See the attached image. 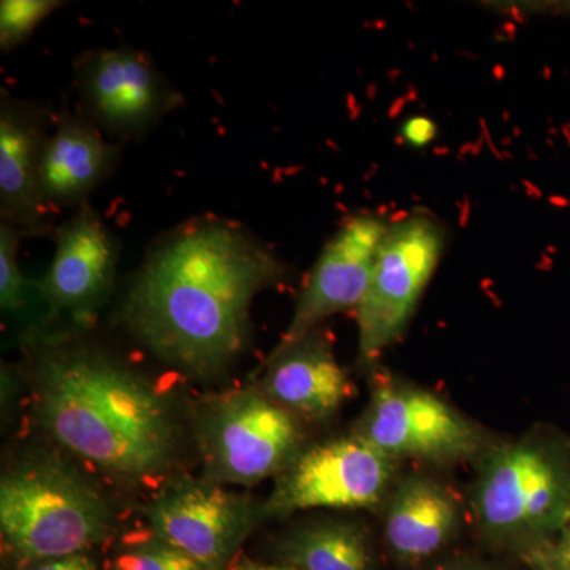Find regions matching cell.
<instances>
[{
    "mask_svg": "<svg viewBox=\"0 0 570 570\" xmlns=\"http://www.w3.org/2000/svg\"><path fill=\"white\" fill-rule=\"evenodd\" d=\"M285 275L281 258L243 225L195 220L153 247L124 294L119 321L164 365L213 381L246 354L255 296Z\"/></svg>",
    "mask_w": 570,
    "mask_h": 570,
    "instance_id": "6da1fadb",
    "label": "cell"
},
{
    "mask_svg": "<svg viewBox=\"0 0 570 570\" xmlns=\"http://www.w3.org/2000/svg\"><path fill=\"white\" fill-rule=\"evenodd\" d=\"M31 336V415L56 449L122 489L181 472L186 428L159 385L78 332Z\"/></svg>",
    "mask_w": 570,
    "mask_h": 570,
    "instance_id": "7a4b0ae2",
    "label": "cell"
},
{
    "mask_svg": "<svg viewBox=\"0 0 570 570\" xmlns=\"http://www.w3.org/2000/svg\"><path fill=\"white\" fill-rule=\"evenodd\" d=\"M61 450H33L0 479V534L17 568L92 553L111 538L107 491Z\"/></svg>",
    "mask_w": 570,
    "mask_h": 570,
    "instance_id": "3957f363",
    "label": "cell"
},
{
    "mask_svg": "<svg viewBox=\"0 0 570 570\" xmlns=\"http://www.w3.org/2000/svg\"><path fill=\"white\" fill-rule=\"evenodd\" d=\"M482 530L502 542L546 550L570 524V441L542 434L494 450L474 498Z\"/></svg>",
    "mask_w": 570,
    "mask_h": 570,
    "instance_id": "277c9868",
    "label": "cell"
},
{
    "mask_svg": "<svg viewBox=\"0 0 570 570\" xmlns=\"http://www.w3.org/2000/svg\"><path fill=\"white\" fill-rule=\"evenodd\" d=\"M204 478L224 487H254L277 478L303 452L298 417L258 387L209 396L190 415Z\"/></svg>",
    "mask_w": 570,
    "mask_h": 570,
    "instance_id": "5b68a950",
    "label": "cell"
},
{
    "mask_svg": "<svg viewBox=\"0 0 570 570\" xmlns=\"http://www.w3.org/2000/svg\"><path fill=\"white\" fill-rule=\"evenodd\" d=\"M149 530L200 562L227 570L262 520L249 494L181 471L165 480L141 508Z\"/></svg>",
    "mask_w": 570,
    "mask_h": 570,
    "instance_id": "8992f818",
    "label": "cell"
},
{
    "mask_svg": "<svg viewBox=\"0 0 570 570\" xmlns=\"http://www.w3.org/2000/svg\"><path fill=\"white\" fill-rule=\"evenodd\" d=\"M396 460L358 434L303 450L261 504L264 519L299 510H374L390 497Z\"/></svg>",
    "mask_w": 570,
    "mask_h": 570,
    "instance_id": "52a82bcc",
    "label": "cell"
},
{
    "mask_svg": "<svg viewBox=\"0 0 570 570\" xmlns=\"http://www.w3.org/2000/svg\"><path fill=\"white\" fill-rule=\"evenodd\" d=\"M444 232L426 216L390 225L365 298L356 307L358 352L366 362L396 343L434 275Z\"/></svg>",
    "mask_w": 570,
    "mask_h": 570,
    "instance_id": "ba28073f",
    "label": "cell"
},
{
    "mask_svg": "<svg viewBox=\"0 0 570 570\" xmlns=\"http://www.w3.org/2000/svg\"><path fill=\"white\" fill-rule=\"evenodd\" d=\"M355 434L396 461L450 463L471 459L483 444L474 425L441 397L387 376L374 381Z\"/></svg>",
    "mask_w": 570,
    "mask_h": 570,
    "instance_id": "9c48e42d",
    "label": "cell"
},
{
    "mask_svg": "<svg viewBox=\"0 0 570 570\" xmlns=\"http://www.w3.org/2000/svg\"><path fill=\"white\" fill-rule=\"evenodd\" d=\"M119 246L91 205H80L56 232L50 268L40 284L50 318L67 317L78 328L91 325L115 288Z\"/></svg>",
    "mask_w": 570,
    "mask_h": 570,
    "instance_id": "30bf717a",
    "label": "cell"
},
{
    "mask_svg": "<svg viewBox=\"0 0 570 570\" xmlns=\"http://www.w3.org/2000/svg\"><path fill=\"white\" fill-rule=\"evenodd\" d=\"M389 227L390 224L379 217L355 216L337 230L307 277L291 325L277 346L296 343L313 333L325 318L360 306Z\"/></svg>",
    "mask_w": 570,
    "mask_h": 570,
    "instance_id": "8fae6325",
    "label": "cell"
},
{
    "mask_svg": "<svg viewBox=\"0 0 570 570\" xmlns=\"http://www.w3.org/2000/svg\"><path fill=\"white\" fill-rule=\"evenodd\" d=\"M81 97L97 121L122 134H140L179 102L160 71L132 48L89 52L78 67Z\"/></svg>",
    "mask_w": 570,
    "mask_h": 570,
    "instance_id": "7c38bea8",
    "label": "cell"
},
{
    "mask_svg": "<svg viewBox=\"0 0 570 570\" xmlns=\"http://www.w3.org/2000/svg\"><path fill=\"white\" fill-rule=\"evenodd\" d=\"M257 387L295 417L316 422L333 417L354 389L316 330L296 343L277 346Z\"/></svg>",
    "mask_w": 570,
    "mask_h": 570,
    "instance_id": "4fadbf2b",
    "label": "cell"
},
{
    "mask_svg": "<svg viewBox=\"0 0 570 570\" xmlns=\"http://www.w3.org/2000/svg\"><path fill=\"white\" fill-rule=\"evenodd\" d=\"M43 116L31 105L3 99L0 110V213L3 223L32 232L47 204L40 167L47 135Z\"/></svg>",
    "mask_w": 570,
    "mask_h": 570,
    "instance_id": "5bb4252c",
    "label": "cell"
},
{
    "mask_svg": "<svg viewBox=\"0 0 570 570\" xmlns=\"http://www.w3.org/2000/svg\"><path fill=\"white\" fill-rule=\"evenodd\" d=\"M118 148L91 124L63 115L41 154V194L47 205H82L118 160Z\"/></svg>",
    "mask_w": 570,
    "mask_h": 570,
    "instance_id": "9a60e30c",
    "label": "cell"
},
{
    "mask_svg": "<svg viewBox=\"0 0 570 570\" xmlns=\"http://www.w3.org/2000/svg\"><path fill=\"white\" fill-rule=\"evenodd\" d=\"M459 527V504L448 489L425 475H411L389 497L385 540L406 562L438 553Z\"/></svg>",
    "mask_w": 570,
    "mask_h": 570,
    "instance_id": "2e32d148",
    "label": "cell"
},
{
    "mask_svg": "<svg viewBox=\"0 0 570 570\" xmlns=\"http://www.w3.org/2000/svg\"><path fill=\"white\" fill-rule=\"evenodd\" d=\"M285 566L296 570H374L365 531L351 521H318L298 528L279 543Z\"/></svg>",
    "mask_w": 570,
    "mask_h": 570,
    "instance_id": "e0dca14e",
    "label": "cell"
},
{
    "mask_svg": "<svg viewBox=\"0 0 570 570\" xmlns=\"http://www.w3.org/2000/svg\"><path fill=\"white\" fill-rule=\"evenodd\" d=\"M108 570H206L149 528L124 538L112 550Z\"/></svg>",
    "mask_w": 570,
    "mask_h": 570,
    "instance_id": "ac0fdd59",
    "label": "cell"
},
{
    "mask_svg": "<svg viewBox=\"0 0 570 570\" xmlns=\"http://www.w3.org/2000/svg\"><path fill=\"white\" fill-rule=\"evenodd\" d=\"M31 232L0 223V306L3 313L18 314L28 305V281L20 268L21 239Z\"/></svg>",
    "mask_w": 570,
    "mask_h": 570,
    "instance_id": "d6986e66",
    "label": "cell"
},
{
    "mask_svg": "<svg viewBox=\"0 0 570 570\" xmlns=\"http://www.w3.org/2000/svg\"><path fill=\"white\" fill-rule=\"evenodd\" d=\"M56 0H3L0 3V47L13 50L22 43L52 11L61 7Z\"/></svg>",
    "mask_w": 570,
    "mask_h": 570,
    "instance_id": "ffe728a7",
    "label": "cell"
},
{
    "mask_svg": "<svg viewBox=\"0 0 570 570\" xmlns=\"http://www.w3.org/2000/svg\"><path fill=\"white\" fill-rule=\"evenodd\" d=\"M18 570H102V566L92 553H80L36 562V564H29Z\"/></svg>",
    "mask_w": 570,
    "mask_h": 570,
    "instance_id": "44dd1931",
    "label": "cell"
},
{
    "mask_svg": "<svg viewBox=\"0 0 570 570\" xmlns=\"http://www.w3.org/2000/svg\"><path fill=\"white\" fill-rule=\"evenodd\" d=\"M530 558L549 562L550 566L560 570H570V524L550 547L539 553L530 554Z\"/></svg>",
    "mask_w": 570,
    "mask_h": 570,
    "instance_id": "7402d4cb",
    "label": "cell"
},
{
    "mask_svg": "<svg viewBox=\"0 0 570 570\" xmlns=\"http://www.w3.org/2000/svg\"><path fill=\"white\" fill-rule=\"evenodd\" d=\"M436 132V127L425 118L411 119L404 127V137L414 146H422L430 141Z\"/></svg>",
    "mask_w": 570,
    "mask_h": 570,
    "instance_id": "603a6c76",
    "label": "cell"
},
{
    "mask_svg": "<svg viewBox=\"0 0 570 570\" xmlns=\"http://www.w3.org/2000/svg\"><path fill=\"white\" fill-rule=\"evenodd\" d=\"M236 570H296L291 568V566H268V564H258V562L253 561H243L242 564L236 568Z\"/></svg>",
    "mask_w": 570,
    "mask_h": 570,
    "instance_id": "cb8c5ba5",
    "label": "cell"
},
{
    "mask_svg": "<svg viewBox=\"0 0 570 570\" xmlns=\"http://www.w3.org/2000/svg\"><path fill=\"white\" fill-rule=\"evenodd\" d=\"M532 569L534 570H560L550 566L549 562L538 560V558H530Z\"/></svg>",
    "mask_w": 570,
    "mask_h": 570,
    "instance_id": "d4e9b609",
    "label": "cell"
},
{
    "mask_svg": "<svg viewBox=\"0 0 570 570\" xmlns=\"http://www.w3.org/2000/svg\"><path fill=\"white\" fill-rule=\"evenodd\" d=\"M550 202H551V204L557 205V206H569L570 205V202L568 200V198H564V197H551Z\"/></svg>",
    "mask_w": 570,
    "mask_h": 570,
    "instance_id": "484cf974",
    "label": "cell"
},
{
    "mask_svg": "<svg viewBox=\"0 0 570 570\" xmlns=\"http://www.w3.org/2000/svg\"><path fill=\"white\" fill-rule=\"evenodd\" d=\"M562 130H564L566 140H568L569 146H570V126H569V124H566L564 129H562Z\"/></svg>",
    "mask_w": 570,
    "mask_h": 570,
    "instance_id": "4316f807",
    "label": "cell"
},
{
    "mask_svg": "<svg viewBox=\"0 0 570 570\" xmlns=\"http://www.w3.org/2000/svg\"><path fill=\"white\" fill-rule=\"evenodd\" d=\"M456 570H475V569H456Z\"/></svg>",
    "mask_w": 570,
    "mask_h": 570,
    "instance_id": "83f0119b",
    "label": "cell"
}]
</instances>
